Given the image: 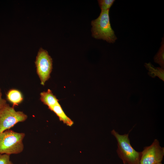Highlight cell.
Wrapping results in <instances>:
<instances>
[{
    "instance_id": "cell-11",
    "label": "cell",
    "mask_w": 164,
    "mask_h": 164,
    "mask_svg": "<svg viewBox=\"0 0 164 164\" xmlns=\"http://www.w3.org/2000/svg\"><path fill=\"white\" fill-rule=\"evenodd\" d=\"M114 0H99L98 2L101 10L109 9L114 2Z\"/></svg>"
},
{
    "instance_id": "cell-14",
    "label": "cell",
    "mask_w": 164,
    "mask_h": 164,
    "mask_svg": "<svg viewBox=\"0 0 164 164\" xmlns=\"http://www.w3.org/2000/svg\"><path fill=\"white\" fill-rule=\"evenodd\" d=\"M156 164H162V162H160V163H156Z\"/></svg>"
},
{
    "instance_id": "cell-13",
    "label": "cell",
    "mask_w": 164,
    "mask_h": 164,
    "mask_svg": "<svg viewBox=\"0 0 164 164\" xmlns=\"http://www.w3.org/2000/svg\"><path fill=\"white\" fill-rule=\"evenodd\" d=\"M2 93L1 89L0 88V109L7 103L6 101L2 98Z\"/></svg>"
},
{
    "instance_id": "cell-5",
    "label": "cell",
    "mask_w": 164,
    "mask_h": 164,
    "mask_svg": "<svg viewBox=\"0 0 164 164\" xmlns=\"http://www.w3.org/2000/svg\"><path fill=\"white\" fill-rule=\"evenodd\" d=\"M35 64L40 84L44 86L50 77L53 69L52 59L46 50L40 48L36 56Z\"/></svg>"
},
{
    "instance_id": "cell-12",
    "label": "cell",
    "mask_w": 164,
    "mask_h": 164,
    "mask_svg": "<svg viewBox=\"0 0 164 164\" xmlns=\"http://www.w3.org/2000/svg\"><path fill=\"white\" fill-rule=\"evenodd\" d=\"M10 155L0 154V164H14L10 159Z\"/></svg>"
},
{
    "instance_id": "cell-7",
    "label": "cell",
    "mask_w": 164,
    "mask_h": 164,
    "mask_svg": "<svg viewBox=\"0 0 164 164\" xmlns=\"http://www.w3.org/2000/svg\"><path fill=\"white\" fill-rule=\"evenodd\" d=\"M49 109L53 111L58 117L60 121L70 126L73 124V121L66 115L59 102Z\"/></svg>"
},
{
    "instance_id": "cell-6",
    "label": "cell",
    "mask_w": 164,
    "mask_h": 164,
    "mask_svg": "<svg viewBox=\"0 0 164 164\" xmlns=\"http://www.w3.org/2000/svg\"><path fill=\"white\" fill-rule=\"evenodd\" d=\"M164 156V148L158 140L155 139L149 146H145L141 152L140 164H156L161 162Z\"/></svg>"
},
{
    "instance_id": "cell-2",
    "label": "cell",
    "mask_w": 164,
    "mask_h": 164,
    "mask_svg": "<svg viewBox=\"0 0 164 164\" xmlns=\"http://www.w3.org/2000/svg\"><path fill=\"white\" fill-rule=\"evenodd\" d=\"M109 12V9L101 10L98 17L91 21L92 35L96 39L114 43L117 38L111 25Z\"/></svg>"
},
{
    "instance_id": "cell-10",
    "label": "cell",
    "mask_w": 164,
    "mask_h": 164,
    "mask_svg": "<svg viewBox=\"0 0 164 164\" xmlns=\"http://www.w3.org/2000/svg\"><path fill=\"white\" fill-rule=\"evenodd\" d=\"M161 43L160 48L154 57L155 62L158 63L162 67H164V38Z\"/></svg>"
},
{
    "instance_id": "cell-3",
    "label": "cell",
    "mask_w": 164,
    "mask_h": 164,
    "mask_svg": "<svg viewBox=\"0 0 164 164\" xmlns=\"http://www.w3.org/2000/svg\"><path fill=\"white\" fill-rule=\"evenodd\" d=\"M24 133L7 130L0 132V154H16L22 152L24 146L23 140Z\"/></svg>"
},
{
    "instance_id": "cell-1",
    "label": "cell",
    "mask_w": 164,
    "mask_h": 164,
    "mask_svg": "<svg viewBox=\"0 0 164 164\" xmlns=\"http://www.w3.org/2000/svg\"><path fill=\"white\" fill-rule=\"evenodd\" d=\"M130 132L121 135L114 129L111 131V134L117 142V152L123 164H140L141 152L136 151L131 145L129 138Z\"/></svg>"
},
{
    "instance_id": "cell-4",
    "label": "cell",
    "mask_w": 164,
    "mask_h": 164,
    "mask_svg": "<svg viewBox=\"0 0 164 164\" xmlns=\"http://www.w3.org/2000/svg\"><path fill=\"white\" fill-rule=\"evenodd\" d=\"M27 115L22 111H16L6 103L0 109V132L9 130L18 122H23Z\"/></svg>"
},
{
    "instance_id": "cell-9",
    "label": "cell",
    "mask_w": 164,
    "mask_h": 164,
    "mask_svg": "<svg viewBox=\"0 0 164 164\" xmlns=\"http://www.w3.org/2000/svg\"><path fill=\"white\" fill-rule=\"evenodd\" d=\"M7 100L13 104V107L18 105L23 101V98L21 92L16 89H10L6 94Z\"/></svg>"
},
{
    "instance_id": "cell-8",
    "label": "cell",
    "mask_w": 164,
    "mask_h": 164,
    "mask_svg": "<svg viewBox=\"0 0 164 164\" xmlns=\"http://www.w3.org/2000/svg\"><path fill=\"white\" fill-rule=\"evenodd\" d=\"M40 100L43 103L48 106V108L59 102V100L50 89L46 91L42 92L40 94Z\"/></svg>"
}]
</instances>
